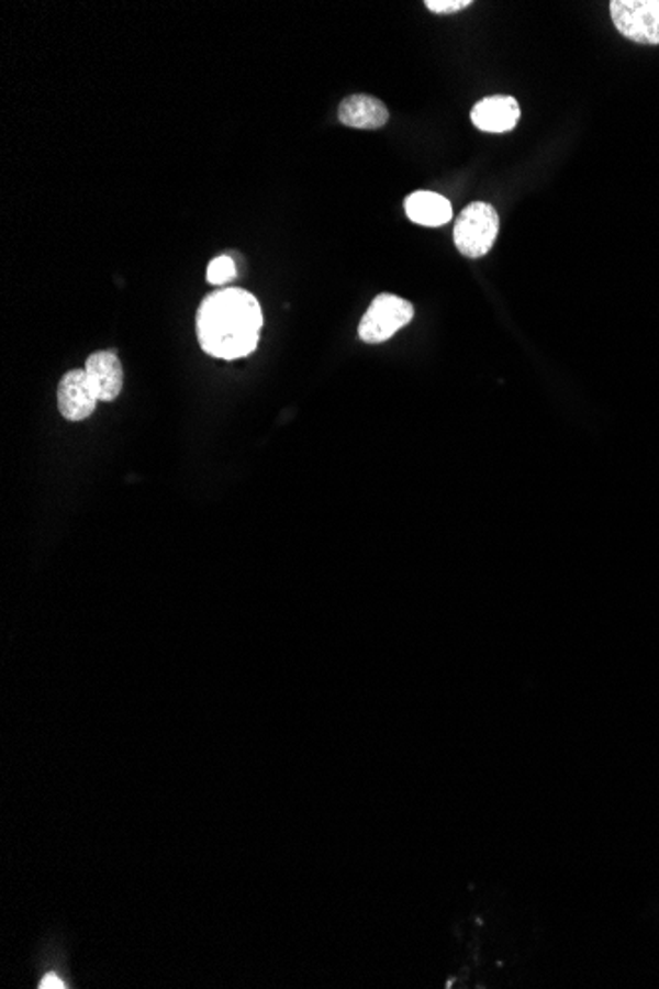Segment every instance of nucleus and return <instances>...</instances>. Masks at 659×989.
Masks as SVG:
<instances>
[{
  "mask_svg": "<svg viewBox=\"0 0 659 989\" xmlns=\"http://www.w3.org/2000/svg\"><path fill=\"white\" fill-rule=\"evenodd\" d=\"M99 399L89 384L86 369H71L58 386L59 413L68 421H83L96 408Z\"/></svg>",
  "mask_w": 659,
  "mask_h": 989,
  "instance_id": "obj_5",
  "label": "nucleus"
},
{
  "mask_svg": "<svg viewBox=\"0 0 659 989\" xmlns=\"http://www.w3.org/2000/svg\"><path fill=\"white\" fill-rule=\"evenodd\" d=\"M86 374H88L89 384L96 391L99 401H115L125 384V374H123V364L111 349H101L89 356L86 362Z\"/></svg>",
  "mask_w": 659,
  "mask_h": 989,
  "instance_id": "obj_6",
  "label": "nucleus"
},
{
  "mask_svg": "<svg viewBox=\"0 0 659 989\" xmlns=\"http://www.w3.org/2000/svg\"><path fill=\"white\" fill-rule=\"evenodd\" d=\"M425 7L435 14H455L458 10L472 7V2L470 0H427Z\"/></svg>",
  "mask_w": 659,
  "mask_h": 989,
  "instance_id": "obj_11",
  "label": "nucleus"
},
{
  "mask_svg": "<svg viewBox=\"0 0 659 989\" xmlns=\"http://www.w3.org/2000/svg\"><path fill=\"white\" fill-rule=\"evenodd\" d=\"M338 119L342 125L376 131L388 123L389 111L378 98L356 93L339 103Z\"/></svg>",
  "mask_w": 659,
  "mask_h": 989,
  "instance_id": "obj_8",
  "label": "nucleus"
},
{
  "mask_svg": "<svg viewBox=\"0 0 659 989\" xmlns=\"http://www.w3.org/2000/svg\"><path fill=\"white\" fill-rule=\"evenodd\" d=\"M261 326V304L243 289L212 292L196 316L200 346L214 358L237 359L253 354Z\"/></svg>",
  "mask_w": 659,
  "mask_h": 989,
  "instance_id": "obj_1",
  "label": "nucleus"
},
{
  "mask_svg": "<svg viewBox=\"0 0 659 989\" xmlns=\"http://www.w3.org/2000/svg\"><path fill=\"white\" fill-rule=\"evenodd\" d=\"M415 309L411 302L395 295H379L369 304L368 312L359 322V338L368 344H381L395 336L399 330L405 329L413 321Z\"/></svg>",
  "mask_w": 659,
  "mask_h": 989,
  "instance_id": "obj_3",
  "label": "nucleus"
},
{
  "mask_svg": "<svg viewBox=\"0 0 659 989\" xmlns=\"http://www.w3.org/2000/svg\"><path fill=\"white\" fill-rule=\"evenodd\" d=\"M522 116L520 103L510 96H494L476 103L470 119L482 133H510L514 131Z\"/></svg>",
  "mask_w": 659,
  "mask_h": 989,
  "instance_id": "obj_7",
  "label": "nucleus"
},
{
  "mask_svg": "<svg viewBox=\"0 0 659 989\" xmlns=\"http://www.w3.org/2000/svg\"><path fill=\"white\" fill-rule=\"evenodd\" d=\"M500 233V215L488 202H472L466 205L455 223V245L458 252L470 259L484 257L492 249Z\"/></svg>",
  "mask_w": 659,
  "mask_h": 989,
  "instance_id": "obj_2",
  "label": "nucleus"
},
{
  "mask_svg": "<svg viewBox=\"0 0 659 989\" xmlns=\"http://www.w3.org/2000/svg\"><path fill=\"white\" fill-rule=\"evenodd\" d=\"M612 22L624 38L659 44V0H612Z\"/></svg>",
  "mask_w": 659,
  "mask_h": 989,
  "instance_id": "obj_4",
  "label": "nucleus"
},
{
  "mask_svg": "<svg viewBox=\"0 0 659 989\" xmlns=\"http://www.w3.org/2000/svg\"><path fill=\"white\" fill-rule=\"evenodd\" d=\"M407 218L423 227H440L453 220V205L437 192H413L405 200Z\"/></svg>",
  "mask_w": 659,
  "mask_h": 989,
  "instance_id": "obj_9",
  "label": "nucleus"
},
{
  "mask_svg": "<svg viewBox=\"0 0 659 989\" xmlns=\"http://www.w3.org/2000/svg\"><path fill=\"white\" fill-rule=\"evenodd\" d=\"M235 277H237V267H235V262H233L232 257H227V255L215 257L208 265V282L210 285L223 287V285L233 281Z\"/></svg>",
  "mask_w": 659,
  "mask_h": 989,
  "instance_id": "obj_10",
  "label": "nucleus"
}]
</instances>
